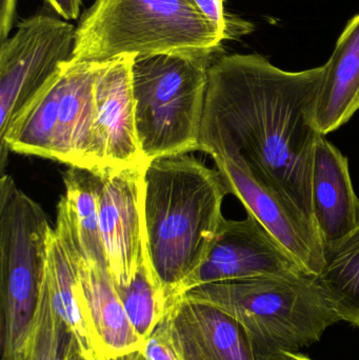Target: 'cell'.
I'll list each match as a JSON object with an SVG mask.
<instances>
[{"instance_id": "603a6c76", "label": "cell", "mask_w": 359, "mask_h": 360, "mask_svg": "<svg viewBox=\"0 0 359 360\" xmlns=\"http://www.w3.org/2000/svg\"><path fill=\"white\" fill-rule=\"evenodd\" d=\"M141 354L145 360H181L173 340L168 313L145 340Z\"/></svg>"}, {"instance_id": "7a4b0ae2", "label": "cell", "mask_w": 359, "mask_h": 360, "mask_svg": "<svg viewBox=\"0 0 359 360\" xmlns=\"http://www.w3.org/2000/svg\"><path fill=\"white\" fill-rule=\"evenodd\" d=\"M230 194L216 169L188 155L164 156L145 169L148 262L169 310L208 256Z\"/></svg>"}, {"instance_id": "277c9868", "label": "cell", "mask_w": 359, "mask_h": 360, "mask_svg": "<svg viewBox=\"0 0 359 360\" xmlns=\"http://www.w3.org/2000/svg\"><path fill=\"white\" fill-rule=\"evenodd\" d=\"M223 41L193 0H96L76 27L72 59L221 51Z\"/></svg>"}, {"instance_id": "83f0119b", "label": "cell", "mask_w": 359, "mask_h": 360, "mask_svg": "<svg viewBox=\"0 0 359 360\" xmlns=\"http://www.w3.org/2000/svg\"><path fill=\"white\" fill-rule=\"evenodd\" d=\"M113 360H145L143 359V354L141 352H135L132 353V354L126 355V356L118 357V359Z\"/></svg>"}, {"instance_id": "5b68a950", "label": "cell", "mask_w": 359, "mask_h": 360, "mask_svg": "<svg viewBox=\"0 0 359 360\" xmlns=\"http://www.w3.org/2000/svg\"><path fill=\"white\" fill-rule=\"evenodd\" d=\"M219 52L135 56L132 79L137 135L147 164L200 149L209 70Z\"/></svg>"}, {"instance_id": "5bb4252c", "label": "cell", "mask_w": 359, "mask_h": 360, "mask_svg": "<svg viewBox=\"0 0 359 360\" xmlns=\"http://www.w3.org/2000/svg\"><path fill=\"white\" fill-rule=\"evenodd\" d=\"M314 220L325 247L351 232L359 220V198L349 160L325 135L314 152L311 182Z\"/></svg>"}, {"instance_id": "4fadbf2b", "label": "cell", "mask_w": 359, "mask_h": 360, "mask_svg": "<svg viewBox=\"0 0 359 360\" xmlns=\"http://www.w3.org/2000/svg\"><path fill=\"white\" fill-rule=\"evenodd\" d=\"M168 314L181 360H257L246 330L221 309L178 300Z\"/></svg>"}, {"instance_id": "7402d4cb", "label": "cell", "mask_w": 359, "mask_h": 360, "mask_svg": "<svg viewBox=\"0 0 359 360\" xmlns=\"http://www.w3.org/2000/svg\"><path fill=\"white\" fill-rule=\"evenodd\" d=\"M198 10L215 25L223 41L237 40L254 31L252 22L225 10V0H193Z\"/></svg>"}, {"instance_id": "d4e9b609", "label": "cell", "mask_w": 359, "mask_h": 360, "mask_svg": "<svg viewBox=\"0 0 359 360\" xmlns=\"http://www.w3.org/2000/svg\"><path fill=\"white\" fill-rule=\"evenodd\" d=\"M44 1L65 20H75L79 16L81 0H44Z\"/></svg>"}, {"instance_id": "30bf717a", "label": "cell", "mask_w": 359, "mask_h": 360, "mask_svg": "<svg viewBox=\"0 0 359 360\" xmlns=\"http://www.w3.org/2000/svg\"><path fill=\"white\" fill-rule=\"evenodd\" d=\"M215 169L230 194L242 201L297 260L310 276L318 277L325 266V245L318 228L296 207L259 181L237 158L213 156Z\"/></svg>"}, {"instance_id": "d6986e66", "label": "cell", "mask_w": 359, "mask_h": 360, "mask_svg": "<svg viewBox=\"0 0 359 360\" xmlns=\"http://www.w3.org/2000/svg\"><path fill=\"white\" fill-rule=\"evenodd\" d=\"M344 321L359 328V220L343 238L325 247V266L315 277Z\"/></svg>"}, {"instance_id": "ffe728a7", "label": "cell", "mask_w": 359, "mask_h": 360, "mask_svg": "<svg viewBox=\"0 0 359 360\" xmlns=\"http://www.w3.org/2000/svg\"><path fill=\"white\" fill-rule=\"evenodd\" d=\"M131 325L143 342L169 312L168 302L143 262L126 287H116Z\"/></svg>"}, {"instance_id": "3957f363", "label": "cell", "mask_w": 359, "mask_h": 360, "mask_svg": "<svg viewBox=\"0 0 359 360\" xmlns=\"http://www.w3.org/2000/svg\"><path fill=\"white\" fill-rule=\"evenodd\" d=\"M178 300L204 302L233 317L246 330L257 360L297 352L320 342L329 327L344 321L310 275L208 283L189 290Z\"/></svg>"}, {"instance_id": "4316f807", "label": "cell", "mask_w": 359, "mask_h": 360, "mask_svg": "<svg viewBox=\"0 0 359 360\" xmlns=\"http://www.w3.org/2000/svg\"><path fill=\"white\" fill-rule=\"evenodd\" d=\"M273 360H312L305 355L299 354L296 352H286L280 354V356L275 357Z\"/></svg>"}, {"instance_id": "7c38bea8", "label": "cell", "mask_w": 359, "mask_h": 360, "mask_svg": "<svg viewBox=\"0 0 359 360\" xmlns=\"http://www.w3.org/2000/svg\"><path fill=\"white\" fill-rule=\"evenodd\" d=\"M135 55L98 63L95 79L97 126L107 169L148 165L139 145L132 67Z\"/></svg>"}, {"instance_id": "8fae6325", "label": "cell", "mask_w": 359, "mask_h": 360, "mask_svg": "<svg viewBox=\"0 0 359 360\" xmlns=\"http://www.w3.org/2000/svg\"><path fill=\"white\" fill-rule=\"evenodd\" d=\"M98 63L70 59L61 70L55 162L101 172L107 169L97 126L95 79Z\"/></svg>"}, {"instance_id": "8992f818", "label": "cell", "mask_w": 359, "mask_h": 360, "mask_svg": "<svg viewBox=\"0 0 359 360\" xmlns=\"http://www.w3.org/2000/svg\"><path fill=\"white\" fill-rule=\"evenodd\" d=\"M46 213L8 174L0 179L1 360H23L46 276Z\"/></svg>"}, {"instance_id": "9c48e42d", "label": "cell", "mask_w": 359, "mask_h": 360, "mask_svg": "<svg viewBox=\"0 0 359 360\" xmlns=\"http://www.w3.org/2000/svg\"><path fill=\"white\" fill-rule=\"evenodd\" d=\"M145 166L97 172L101 180V238L116 287L130 285L137 270L148 260L143 215Z\"/></svg>"}, {"instance_id": "ac0fdd59", "label": "cell", "mask_w": 359, "mask_h": 360, "mask_svg": "<svg viewBox=\"0 0 359 360\" xmlns=\"http://www.w3.org/2000/svg\"><path fill=\"white\" fill-rule=\"evenodd\" d=\"M44 283L53 309L71 330L84 356L89 360H101L98 338L91 321L75 258L55 229L48 237Z\"/></svg>"}, {"instance_id": "ba28073f", "label": "cell", "mask_w": 359, "mask_h": 360, "mask_svg": "<svg viewBox=\"0 0 359 360\" xmlns=\"http://www.w3.org/2000/svg\"><path fill=\"white\" fill-rule=\"evenodd\" d=\"M305 275L308 274L292 254L248 214L242 220H223L208 256L187 281L181 295L208 283L259 277L297 278Z\"/></svg>"}, {"instance_id": "484cf974", "label": "cell", "mask_w": 359, "mask_h": 360, "mask_svg": "<svg viewBox=\"0 0 359 360\" xmlns=\"http://www.w3.org/2000/svg\"><path fill=\"white\" fill-rule=\"evenodd\" d=\"M67 360H89L86 356H84L82 351L80 350L79 346H78L75 338H74L73 342H72L71 349H70Z\"/></svg>"}, {"instance_id": "9a60e30c", "label": "cell", "mask_w": 359, "mask_h": 360, "mask_svg": "<svg viewBox=\"0 0 359 360\" xmlns=\"http://www.w3.org/2000/svg\"><path fill=\"white\" fill-rule=\"evenodd\" d=\"M63 184L55 231L84 262L107 268L99 224L100 175L70 167Z\"/></svg>"}, {"instance_id": "44dd1931", "label": "cell", "mask_w": 359, "mask_h": 360, "mask_svg": "<svg viewBox=\"0 0 359 360\" xmlns=\"http://www.w3.org/2000/svg\"><path fill=\"white\" fill-rule=\"evenodd\" d=\"M74 338L71 330L53 309L44 281L23 360H67Z\"/></svg>"}, {"instance_id": "cb8c5ba5", "label": "cell", "mask_w": 359, "mask_h": 360, "mask_svg": "<svg viewBox=\"0 0 359 360\" xmlns=\"http://www.w3.org/2000/svg\"><path fill=\"white\" fill-rule=\"evenodd\" d=\"M17 0H0V41L8 37L15 17H16Z\"/></svg>"}, {"instance_id": "52a82bcc", "label": "cell", "mask_w": 359, "mask_h": 360, "mask_svg": "<svg viewBox=\"0 0 359 360\" xmlns=\"http://www.w3.org/2000/svg\"><path fill=\"white\" fill-rule=\"evenodd\" d=\"M75 27L36 14L0 46V139L72 58Z\"/></svg>"}, {"instance_id": "2e32d148", "label": "cell", "mask_w": 359, "mask_h": 360, "mask_svg": "<svg viewBox=\"0 0 359 360\" xmlns=\"http://www.w3.org/2000/svg\"><path fill=\"white\" fill-rule=\"evenodd\" d=\"M65 245L70 248L67 243ZM70 250L77 264L86 306L98 338L101 360H113L141 352L145 342L126 316L109 269L86 264L71 248Z\"/></svg>"}, {"instance_id": "e0dca14e", "label": "cell", "mask_w": 359, "mask_h": 360, "mask_svg": "<svg viewBox=\"0 0 359 360\" xmlns=\"http://www.w3.org/2000/svg\"><path fill=\"white\" fill-rule=\"evenodd\" d=\"M326 65L315 110L316 128L325 136L359 110V12L346 23Z\"/></svg>"}, {"instance_id": "6da1fadb", "label": "cell", "mask_w": 359, "mask_h": 360, "mask_svg": "<svg viewBox=\"0 0 359 360\" xmlns=\"http://www.w3.org/2000/svg\"><path fill=\"white\" fill-rule=\"evenodd\" d=\"M326 70L325 63L286 71L257 53L216 57L198 149L211 158H237L315 226L312 169L322 135L315 110Z\"/></svg>"}]
</instances>
